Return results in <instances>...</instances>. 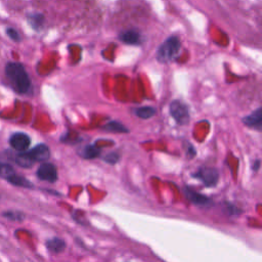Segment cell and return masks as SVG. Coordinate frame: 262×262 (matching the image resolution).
<instances>
[{"label":"cell","mask_w":262,"mask_h":262,"mask_svg":"<svg viewBox=\"0 0 262 262\" xmlns=\"http://www.w3.org/2000/svg\"><path fill=\"white\" fill-rule=\"evenodd\" d=\"M186 196L192 203H194L196 205H200V206H207L210 203V200L208 198H206L205 195H203L201 193L192 191L190 189H186Z\"/></svg>","instance_id":"obj_11"},{"label":"cell","mask_w":262,"mask_h":262,"mask_svg":"<svg viewBox=\"0 0 262 262\" xmlns=\"http://www.w3.org/2000/svg\"><path fill=\"white\" fill-rule=\"evenodd\" d=\"M28 21L35 30H40L44 23V16L40 13H33L28 16Z\"/></svg>","instance_id":"obj_17"},{"label":"cell","mask_w":262,"mask_h":262,"mask_svg":"<svg viewBox=\"0 0 262 262\" xmlns=\"http://www.w3.org/2000/svg\"><path fill=\"white\" fill-rule=\"evenodd\" d=\"M119 159H120V156H119V154H117V152H110V154H107V155L104 157V161L107 162V163H110V164H115V163H117V162L119 161Z\"/></svg>","instance_id":"obj_20"},{"label":"cell","mask_w":262,"mask_h":262,"mask_svg":"<svg viewBox=\"0 0 262 262\" xmlns=\"http://www.w3.org/2000/svg\"><path fill=\"white\" fill-rule=\"evenodd\" d=\"M37 176L41 180L53 183L57 179V170L53 164L43 163L37 170Z\"/></svg>","instance_id":"obj_6"},{"label":"cell","mask_w":262,"mask_h":262,"mask_svg":"<svg viewBox=\"0 0 262 262\" xmlns=\"http://www.w3.org/2000/svg\"><path fill=\"white\" fill-rule=\"evenodd\" d=\"M119 38L121 41H123L124 43L129 44V45H138L141 43V36H140L139 32H137L134 29L123 31L120 34Z\"/></svg>","instance_id":"obj_9"},{"label":"cell","mask_w":262,"mask_h":262,"mask_svg":"<svg viewBox=\"0 0 262 262\" xmlns=\"http://www.w3.org/2000/svg\"><path fill=\"white\" fill-rule=\"evenodd\" d=\"M9 183L13 184V185H16V186H21V187H33V184L28 180L26 179L25 177L18 175V174H14L9 180H8Z\"/></svg>","instance_id":"obj_18"},{"label":"cell","mask_w":262,"mask_h":262,"mask_svg":"<svg viewBox=\"0 0 262 262\" xmlns=\"http://www.w3.org/2000/svg\"><path fill=\"white\" fill-rule=\"evenodd\" d=\"M14 174H15V171L9 164L0 162V177L1 178L8 181Z\"/></svg>","instance_id":"obj_16"},{"label":"cell","mask_w":262,"mask_h":262,"mask_svg":"<svg viewBox=\"0 0 262 262\" xmlns=\"http://www.w3.org/2000/svg\"><path fill=\"white\" fill-rule=\"evenodd\" d=\"M170 115L179 125H186L189 122V111L185 103L174 100L170 104Z\"/></svg>","instance_id":"obj_3"},{"label":"cell","mask_w":262,"mask_h":262,"mask_svg":"<svg viewBox=\"0 0 262 262\" xmlns=\"http://www.w3.org/2000/svg\"><path fill=\"white\" fill-rule=\"evenodd\" d=\"M103 130L111 131V132H117V133H122V132H129V130L124 126L123 124L117 122V121H111L107 124H105L102 128Z\"/></svg>","instance_id":"obj_15"},{"label":"cell","mask_w":262,"mask_h":262,"mask_svg":"<svg viewBox=\"0 0 262 262\" xmlns=\"http://www.w3.org/2000/svg\"><path fill=\"white\" fill-rule=\"evenodd\" d=\"M28 152H29L31 159L34 161V163H36V162H45L50 157L49 147L44 143H40V144L34 146Z\"/></svg>","instance_id":"obj_7"},{"label":"cell","mask_w":262,"mask_h":262,"mask_svg":"<svg viewBox=\"0 0 262 262\" xmlns=\"http://www.w3.org/2000/svg\"><path fill=\"white\" fill-rule=\"evenodd\" d=\"M181 43L175 36L166 39L157 51V59L160 62H169L179 55Z\"/></svg>","instance_id":"obj_2"},{"label":"cell","mask_w":262,"mask_h":262,"mask_svg":"<svg viewBox=\"0 0 262 262\" xmlns=\"http://www.w3.org/2000/svg\"><path fill=\"white\" fill-rule=\"evenodd\" d=\"M135 115L141 119H149L156 115V108L152 106H140L134 110Z\"/></svg>","instance_id":"obj_13"},{"label":"cell","mask_w":262,"mask_h":262,"mask_svg":"<svg viewBox=\"0 0 262 262\" xmlns=\"http://www.w3.org/2000/svg\"><path fill=\"white\" fill-rule=\"evenodd\" d=\"M15 163L23 168H31L35 163L28 151H20L15 156Z\"/></svg>","instance_id":"obj_10"},{"label":"cell","mask_w":262,"mask_h":262,"mask_svg":"<svg viewBox=\"0 0 262 262\" xmlns=\"http://www.w3.org/2000/svg\"><path fill=\"white\" fill-rule=\"evenodd\" d=\"M243 123L250 128H254V129L260 131L261 127H262V108L258 107L250 115L244 117Z\"/></svg>","instance_id":"obj_8"},{"label":"cell","mask_w":262,"mask_h":262,"mask_svg":"<svg viewBox=\"0 0 262 262\" xmlns=\"http://www.w3.org/2000/svg\"><path fill=\"white\" fill-rule=\"evenodd\" d=\"M46 246H47V249L51 253H55V254L62 252L66 248L64 242L62 239L58 238V237H54V238H51V239L47 241Z\"/></svg>","instance_id":"obj_12"},{"label":"cell","mask_w":262,"mask_h":262,"mask_svg":"<svg viewBox=\"0 0 262 262\" xmlns=\"http://www.w3.org/2000/svg\"><path fill=\"white\" fill-rule=\"evenodd\" d=\"M194 177L200 179L206 186H214L218 182L219 174L214 168L203 167L194 174Z\"/></svg>","instance_id":"obj_4"},{"label":"cell","mask_w":262,"mask_h":262,"mask_svg":"<svg viewBox=\"0 0 262 262\" xmlns=\"http://www.w3.org/2000/svg\"><path fill=\"white\" fill-rule=\"evenodd\" d=\"M9 144L17 151H26L31 144V138L24 132H14L9 137Z\"/></svg>","instance_id":"obj_5"},{"label":"cell","mask_w":262,"mask_h":262,"mask_svg":"<svg viewBox=\"0 0 262 262\" xmlns=\"http://www.w3.org/2000/svg\"><path fill=\"white\" fill-rule=\"evenodd\" d=\"M99 154H100V149L95 145H91V144L84 146L81 150V157H83L84 159H94L98 157Z\"/></svg>","instance_id":"obj_14"},{"label":"cell","mask_w":262,"mask_h":262,"mask_svg":"<svg viewBox=\"0 0 262 262\" xmlns=\"http://www.w3.org/2000/svg\"><path fill=\"white\" fill-rule=\"evenodd\" d=\"M6 34H7V36H8L12 41H15V42L20 41V36H19L18 32H17L15 29H13V28H8V29L6 30Z\"/></svg>","instance_id":"obj_19"},{"label":"cell","mask_w":262,"mask_h":262,"mask_svg":"<svg viewBox=\"0 0 262 262\" xmlns=\"http://www.w3.org/2000/svg\"><path fill=\"white\" fill-rule=\"evenodd\" d=\"M5 75L11 87L20 94L28 93L31 89V80L25 67L16 61H9L5 66Z\"/></svg>","instance_id":"obj_1"}]
</instances>
